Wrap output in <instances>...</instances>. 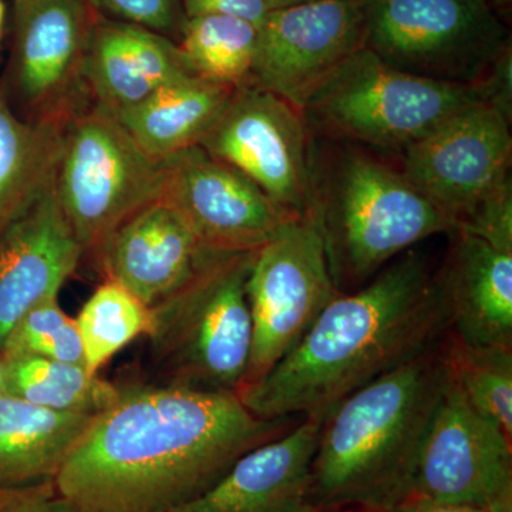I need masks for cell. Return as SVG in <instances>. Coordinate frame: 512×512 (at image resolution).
<instances>
[{"mask_svg":"<svg viewBox=\"0 0 512 512\" xmlns=\"http://www.w3.org/2000/svg\"><path fill=\"white\" fill-rule=\"evenodd\" d=\"M481 101L511 107V66L490 82H439L396 69L363 47L313 90L302 114L313 137L403 151Z\"/></svg>","mask_w":512,"mask_h":512,"instance_id":"5","label":"cell"},{"mask_svg":"<svg viewBox=\"0 0 512 512\" xmlns=\"http://www.w3.org/2000/svg\"><path fill=\"white\" fill-rule=\"evenodd\" d=\"M187 74L194 73L168 37L117 20L93 22L80 77L100 110L117 116Z\"/></svg>","mask_w":512,"mask_h":512,"instance_id":"19","label":"cell"},{"mask_svg":"<svg viewBox=\"0 0 512 512\" xmlns=\"http://www.w3.org/2000/svg\"><path fill=\"white\" fill-rule=\"evenodd\" d=\"M87 369L99 373L111 357L146 336L151 311L124 286L107 279L84 303L76 318Z\"/></svg>","mask_w":512,"mask_h":512,"instance_id":"26","label":"cell"},{"mask_svg":"<svg viewBox=\"0 0 512 512\" xmlns=\"http://www.w3.org/2000/svg\"><path fill=\"white\" fill-rule=\"evenodd\" d=\"M165 160L151 157L119 121L94 106L64 121L55 192L87 251H101L116 229L161 200Z\"/></svg>","mask_w":512,"mask_h":512,"instance_id":"8","label":"cell"},{"mask_svg":"<svg viewBox=\"0 0 512 512\" xmlns=\"http://www.w3.org/2000/svg\"><path fill=\"white\" fill-rule=\"evenodd\" d=\"M185 19L204 15L234 16L261 26L269 13L265 0H183Z\"/></svg>","mask_w":512,"mask_h":512,"instance_id":"31","label":"cell"},{"mask_svg":"<svg viewBox=\"0 0 512 512\" xmlns=\"http://www.w3.org/2000/svg\"><path fill=\"white\" fill-rule=\"evenodd\" d=\"M200 146L231 165L292 217L311 211L313 136L302 110L245 84Z\"/></svg>","mask_w":512,"mask_h":512,"instance_id":"11","label":"cell"},{"mask_svg":"<svg viewBox=\"0 0 512 512\" xmlns=\"http://www.w3.org/2000/svg\"><path fill=\"white\" fill-rule=\"evenodd\" d=\"M490 2H491V3H494V2H495V0H490Z\"/></svg>","mask_w":512,"mask_h":512,"instance_id":"37","label":"cell"},{"mask_svg":"<svg viewBox=\"0 0 512 512\" xmlns=\"http://www.w3.org/2000/svg\"><path fill=\"white\" fill-rule=\"evenodd\" d=\"M83 255L52 180L0 227V350L23 315L59 298Z\"/></svg>","mask_w":512,"mask_h":512,"instance_id":"15","label":"cell"},{"mask_svg":"<svg viewBox=\"0 0 512 512\" xmlns=\"http://www.w3.org/2000/svg\"><path fill=\"white\" fill-rule=\"evenodd\" d=\"M3 393L2 387V357H0V394Z\"/></svg>","mask_w":512,"mask_h":512,"instance_id":"36","label":"cell"},{"mask_svg":"<svg viewBox=\"0 0 512 512\" xmlns=\"http://www.w3.org/2000/svg\"><path fill=\"white\" fill-rule=\"evenodd\" d=\"M3 393L43 409L96 416L119 397L121 387L86 366L37 356H2Z\"/></svg>","mask_w":512,"mask_h":512,"instance_id":"24","label":"cell"},{"mask_svg":"<svg viewBox=\"0 0 512 512\" xmlns=\"http://www.w3.org/2000/svg\"><path fill=\"white\" fill-rule=\"evenodd\" d=\"M429 259L414 249L362 288L339 293L301 342L238 397L261 419L318 417L446 336Z\"/></svg>","mask_w":512,"mask_h":512,"instance_id":"2","label":"cell"},{"mask_svg":"<svg viewBox=\"0 0 512 512\" xmlns=\"http://www.w3.org/2000/svg\"><path fill=\"white\" fill-rule=\"evenodd\" d=\"M412 497L512 512V440L467 402L451 375L424 441Z\"/></svg>","mask_w":512,"mask_h":512,"instance_id":"12","label":"cell"},{"mask_svg":"<svg viewBox=\"0 0 512 512\" xmlns=\"http://www.w3.org/2000/svg\"><path fill=\"white\" fill-rule=\"evenodd\" d=\"M161 200L181 215L205 248L229 254L258 251L295 218L201 146L165 158Z\"/></svg>","mask_w":512,"mask_h":512,"instance_id":"14","label":"cell"},{"mask_svg":"<svg viewBox=\"0 0 512 512\" xmlns=\"http://www.w3.org/2000/svg\"><path fill=\"white\" fill-rule=\"evenodd\" d=\"M443 349L467 402L512 440V348H477L446 335Z\"/></svg>","mask_w":512,"mask_h":512,"instance_id":"27","label":"cell"},{"mask_svg":"<svg viewBox=\"0 0 512 512\" xmlns=\"http://www.w3.org/2000/svg\"><path fill=\"white\" fill-rule=\"evenodd\" d=\"M67 117L25 123L0 94V227L55 177Z\"/></svg>","mask_w":512,"mask_h":512,"instance_id":"23","label":"cell"},{"mask_svg":"<svg viewBox=\"0 0 512 512\" xmlns=\"http://www.w3.org/2000/svg\"><path fill=\"white\" fill-rule=\"evenodd\" d=\"M301 420L256 417L237 393L121 387L67 457L56 488L74 512H174Z\"/></svg>","mask_w":512,"mask_h":512,"instance_id":"1","label":"cell"},{"mask_svg":"<svg viewBox=\"0 0 512 512\" xmlns=\"http://www.w3.org/2000/svg\"><path fill=\"white\" fill-rule=\"evenodd\" d=\"M390 512H487L473 505L443 503L429 498L410 497Z\"/></svg>","mask_w":512,"mask_h":512,"instance_id":"32","label":"cell"},{"mask_svg":"<svg viewBox=\"0 0 512 512\" xmlns=\"http://www.w3.org/2000/svg\"><path fill=\"white\" fill-rule=\"evenodd\" d=\"M0 355L45 357L86 366L76 319L63 311L59 298L39 303L23 315L10 330Z\"/></svg>","mask_w":512,"mask_h":512,"instance_id":"28","label":"cell"},{"mask_svg":"<svg viewBox=\"0 0 512 512\" xmlns=\"http://www.w3.org/2000/svg\"><path fill=\"white\" fill-rule=\"evenodd\" d=\"M365 47L403 72L485 83L511 66L490 0H366Z\"/></svg>","mask_w":512,"mask_h":512,"instance_id":"9","label":"cell"},{"mask_svg":"<svg viewBox=\"0 0 512 512\" xmlns=\"http://www.w3.org/2000/svg\"><path fill=\"white\" fill-rule=\"evenodd\" d=\"M343 144L312 154L311 211L340 293L362 288L423 239L453 234V222L406 177Z\"/></svg>","mask_w":512,"mask_h":512,"instance_id":"4","label":"cell"},{"mask_svg":"<svg viewBox=\"0 0 512 512\" xmlns=\"http://www.w3.org/2000/svg\"><path fill=\"white\" fill-rule=\"evenodd\" d=\"M235 90L227 84L187 74L164 84L133 109L113 117L147 154L165 160L200 146L227 109Z\"/></svg>","mask_w":512,"mask_h":512,"instance_id":"21","label":"cell"},{"mask_svg":"<svg viewBox=\"0 0 512 512\" xmlns=\"http://www.w3.org/2000/svg\"><path fill=\"white\" fill-rule=\"evenodd\" d=\"M366 42V0H309L269 10L251 83L302 110L313 90Z\"/></svg>","mask_w":512,"mask_h":512,"instance_id":"13","label":"cell"},{"mask_svg":"<svg viewBox=\"0 0 512 512\" xmlns=\"http://www.w3.org/2000/svg\"><path fill=\"white\" fill-rule=\"evenodd\" d=\"M0 512H74L57 491L55 480L0 485Z\"/></svg>","mask_w":512,"mask_h":512,"instance_id":"30","label":"cell"},{"mask_svg":"<svg viewBox=\"0 0 512 512\" xmlns=\"http://www.w3.org/2000/svg\"><path fill=\"white\" fill-rule=\"evenodd\" d=\"M254 252H214L190 281L150 308L146 335L165 384L237 393L252 348L247 279Z\"/></svg>","mask_w":512,"mask_h":512,"instance_id":"6","label":"cell"},{"mask_svg":"<svg viewBox=\"0 0 512 512\" xmlns=\"http://www.w3.org/2000/svg\"><path fill=\"white\" fill-rule=\"evenodd\" d=\"M92 9L100 10L117 22L130 23L151 32H171L178 22L175 0H89Z\"/></svg>","mask_w":512,"mask_h":512,"instance_id":"29","label":"cell"},{"mask_svg":"<svg viewBox=\"0 0 512 512\" xmlns=\"http://www.w3.org/2000/svg\"><path fill=\"white\" fill-rule=\"evenodd\" d=\"M511 107L481 101L404 148L410 181L453 222L504 251L512 249Z\"/></svg>","mask_w":512,"mask_h":512,"instance_id":"7","label":"cell"},{"mask_svg":"<svg viewBox=\"0 0 512 512\" xmlns=\"http://www.w3.org/2000/svg\"><path fill=\"white\" fill-rule=\"evenodd\" d=\"M448 383L441 339L336 404L312 461L313 510L390 512L409 500Z\"/></svg>","mask_w":512,"mask_h":512,"instance_id":"3","label":"cell"},{"mask_svg":"<svg viewBox=\"0 0 512 512\" xmlns=\"http://www.w3.org/2000/svg\"><path fill=\"white\" fill-rule=\"evenodd\" d=\"M339 293L312 215L286 221L255 251L249 271L252 348L241 389L284 359Z\"/></svg>","mask_w":512,"mask_h":512,"instance_id":"10","label":"cell"},{"mask_svg":"<svg viewBox=\"0 0 512 512\" xmlns=\"http://www.w3.org/2000/svg\"><path fill=\"white\" fill-rule=\"evenodd\" d=\"M322 421L303 417L278 439L248 451L207 493L174 512H316L309 493Z\"/></svg>","mask_w":512,"mask_h":512,"instance_id":"17","label":"cell"},{"mask_svg":"<svg viewBox=\"0 0 512 512\" xmlns=\"http://www.w3.org/2000/svg\"><path fill=\"white\" fill-rule=\"evenodd\" d=\"M437 288L446 335L477 348H512V252L453 232Z\"/></svg>","mask_w":512,"mask_h":512,"instance_id":"18","label":"cell"},{"mask_svg":"<svg viewBox=\"0 0 512 512\" xmlns=\"http://www.w3.org/2000/svg\"><path fill=\"white\" fill-rule=\"evenodd\" d=\"M93 419L0 394V485L55 480Z\"/></svg>","mask_w":512,"mask_h":512,"instance_id":"22","label":"cell"},{"mask_svg":"<svg viewBox=\"0 0 512 512\" xmlns=\"http://www.w3.org/2000/svg\"><path fill=\"white\" fill-rule=\"evenodd\" d=\"M309 2V0H265L266 5L271 10L288 8V6L298 5V3Z\"/></svg>","mask_w":512,"mask_h":512,"instance_id":"33","label":"cell"},{"mask_svg":"<svg viewBox=\"0 0 512 512\" xmlns=\"http://www.w3.org/2000/svg\"><path fill=\"white\" fill-rule=\"evenodd\" d=\"M214 252L173 207L157 200L121 224L100 254L107 279L153 308L183 288Z\"/></svg>","mask_w":512,"mask_h":512,"instance_id":"16","label":"cell"},{"mask_svg":"<svg viewBox=\"0 0 512 512\" xmlns=\"http://www.w3.org/2000/svg\"><path fill=\"white\" fill-rule=\"evenodd\" d=\"M316 512H372V511H363V510H332V511H316Z\"/></svg>","mask_w":512,"mask_h":512,"instance_id":"35","label":"cell"},{"mask_svg":"<svg viewBox=\"0 0 512 512\" xmlns=\"http://www.w3.org/2000/svg\"><path fill=\"white\" fill-rule=\"evenodd\" d=\"M258 26L224 15L185 19L180 47L195 76L238 87L251 83Z\"/></svg>","mask_w":512,"mask_h":512,"instance_id":"25","label":"cell"},{"mask_svg":"<svg viewBox=\"0 0 512 512\" xmlns=\"http://www.w3.org/2000/svg\"><path fill=\"white\" fill-rule=\"evenodd\" d=\"M5 3L0 0V40H2V30H3V23H5Z\"/></svg>","mask_w":512,"mask_h":512,"instance_id":"34","label":"cell"},{"mask_svg":"<svg viewBox=\"0 0 512 512\" xmlns=\"http://www.w3.org/2000/svg\"><path fill=\"white\" fill-rule=\"evenodd\" d=\"M92 10L89 0H18L16 80L29 104L63 110L82 86Z\"/></svg>","mask_w":512,"mask_h":512,"instance_id":"20","label":"cell"}]
</instances>
